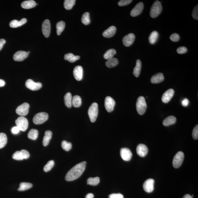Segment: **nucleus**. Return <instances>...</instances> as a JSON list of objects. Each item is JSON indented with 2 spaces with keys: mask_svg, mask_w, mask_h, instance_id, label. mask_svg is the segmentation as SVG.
<instances>
[{
  "mask_svg": "<svg viewBox=\"0 0 198 198\" xmlns=\"http://www.w3.org/2000/svg\"><path fill=\"white\" fill-rule=\"evenodd\" d=\"M86 162L85 161L77 164L69 171L66 174V181H70L78 179L82 174L86 167Z\"/></svg>",
  "mask_w": 198,
  "mask_h": 198,
  "instance_id": "f257e3e1",
  "label": "nucleus"
},
{
  "mask_svg": "<svg viewBox=\"0 0 198 198\" xmlns=\"http://www.w3.org/2000/svg\"><path fill=\"white\" fill-rule=\"evenodd\" d=\"M162 11V6L161 2L156 1L153 4L150 9V16L152 18H155L159 15Z\"/></svg>",
  "mask_w": 198,
  "mask_h": 198,
  "instance_id": "f03ea898",
  "label": "nucleus"
},
{
  "mask_svg": "<svg viewBox=\"0 0 198 198\" xmlns=\"http://www.w3.org/2000/svg\"><path fill=\"white\" fill-rule=\"evenodd\" d=\"M88 115L91 122H94L97 119L98 113V105L94 102L91 105L88 110Z\"/></svg>",
  "mask_w": 198,
  "mask_h": 198,
  "instance_id": "7ed1b4c3",
  "label": "nucleus"
},
{
  "mask_svg": "<svg viewBox=\"0 0 198 198\" xmlns=\"http://www.w3.org/2000/svg\"><path fill=\"white\" fill-rule=\"evenodd\" d=\"M136 108L138 113L139 115H143L145 112L147 105L145 98L143 96H141L138 98L136 103Z\"/></svg>",
  "mask_w": 198,
  "mask_h": 198,
  "instance_id": "20e7f679",
  "label": "nucleus"
},
{
  "mask_svg": "<svg viewBox=\"0 0 198 198\" xmlns=\"http://www.w3.org/2000/svg\"><path fill=\"white\" fill-rule=\"evenodd\" d=\"M16 126L18 127L20 131H25L27 129L28 122L27 119L24 116L19 117L15 121Z\"/></svg>",
  "mask_w": 198,
  "mask_h": 198,
  "instance_id": "39448f33",
  "label": "nucleus"
},
{
  "mask_svg": "<svg viewBox=\"0 0 198 198\" xmlns=\"http://www.w3.org/2000/svg\"><path fill=\"white\" fill-rule=\"evenodd\" d=\"M48 117V114L46 112H40L36 114L34 116L33 122L36 124H43L47 120Z\"/></svg>",
  "mask_w": 198,
  "mask_h": 198,
  "instance_id": "423d86ee",
  "label": "nucleus"
},
{
  "mask_svg": "<svg viewBox=\"0 0 198 198\" xmlns=\"http://www.w3.org/2000/svg\"><path fill=\"white\" fill-rule=\"evenodd\" d=\"M184 159V154L182 152H179L175 156L173 160V165L175 168H178L181 167Z\"/></svg>",
  "mask_w": 198,
  "mask_h": 198,
  "instance_id": "0eeeda50",
  "label": "nucleus"
},
{
  "mask_svg": "<svg viewBox=\"0 0 198 198\" xmlns=\"http://www.w3.org/2000/svg\"><path fill=\"white\" fill-rule=\"evenodd\" d=\"M29 104L25 102L17 107L16 109V113L21 116H26L29 112Z\"/></svg>",
  "mask_w": 198,
  "mask_h": 198,
  "instance_id": "6e6552de",
  "label": "nucleus"
},
{
  "mask_svg": "<svg viewBox=\"0 0 198 198\" xmlns=\"http://www.w3.org/2000/svg\"><path fill=\"white\" fill-rule=\"evenodd\" d=\"M25 85L27 88L32 91L39 90L42 87V84L41 83L35 82L31 79L27 80L25 83Z\"/></svg>",
  "mask_w": 198,
  "mask_h": 198,
  "instance_id": "1a4fd4ad",
  "label": "nucleus"
},
{
  "mask_svg": "<svg viewBox=\"0 0 198 198\" xmlns=\"http://www.w3.org/2000/svg\"><path fill=\"white\" fill-rule=\"evenodd\" d=\"M115 105V102L112 98L106 97L105 100V107L107 112H111L113 110Z\"/></svg>",
  "mask_w": 198,
  "mask_h": 198,
  "instance_id": "9d476101",
  "label": "nucleus"
},
{
  "mask_svg": "<svg viewBox=\"0 0 198 198\" xmlns=\"http://www.w3.org/2000/svg\"><path fill=\"white\" fill-rule=\"evenodd\" d=\"M42 31L45 37L48 38L49 36L51 31V25L48 20H44L42 25Z\"/></svg>",
  "mask_w": 198,
  "mask_h": 198,
  "instance_id": "9b49d317",
  "label": "nucleus"
},
{
  "mask_svg": "<svg viewBox=\"0 0 198 198\" xmlns=\"http://www.w3.org/2000/svg\"><path fill=\"white\" fill-rule=\"evenodd\" d=\"M120 154L122 158L124 161H130L132 157V152L127 148H123L121 149Z\"/></svg>",
  "mask_w": 198,
  "mask_h": 198,
  "instance_id": "f8f14e48",
  "label": "nucleus"
},
{
  "mask_svg": "<svg viewBox=\"0 0 198 198\" xmlns=\"http://www.w3.org/2000/svg\"><path fill=\"white\" fill-rule=\"evenodd\" d=\"M143 4L140 2L137 4L133 9L131 10L130 15L133 17H136L142 13L143 9Z\"/></svg>",
  "mask_w": 198,
  "mask_h": 198,
  "instance_id": "ddd939ff",
  "label": "nucleus"
},
{
  "mask_svg": "<svg viewBox=\"0 0 198 198\" xmlns=\"http://www.w3.org/2000/svg\"><path fill=\"white\" fill-rule=\"evenodd\" d=\"M154 181L152 179H149L146 180L143 184V188L145 191L151 193L154 190Z\"/></svg>",
  "mask_w": 198,
  "mask_h": 198,
  "instance_id": "4468645a",
  "label": "nucleus"
},
{
  "mask_svg": "<svg viewBox=\"0 0 198 198\" xmlns=\"http://www.w3.org/2000/svg\"><path fill=\"white\" fill-rule=\"evenodd\" d=\"M135 39V36L134 34L130 33L123 38V44L126 47L130 46L134 43Z\"/></svg>",
  "mask_w": 198,
  "mask_h": 198,
  "instance_id": "2eb2a0df",
  "label": "nucleus"
},
{
  "mask_svg": "<svg viewBox=\"0 0 198 198\" xmlns=\"http://www.w3.org/2000/svg\"><path fill=\"white\" fill-rule=\"evenodd\" d=\"M73 74L74 78L78 81H81L83 77V69L82 66H76L74 69Z\"/></svg>",
  "mask_w": 198,
  "mask_h": 198,
  "instance_id": "dca6fc26",
  "label": "nucleus"
},
{
  "mask_svg": "<svg viewBox=\"0 0 198 198\" xmlns=\"http://www.w3.org/2000/svg\"><path fill=\"white\" fill-rule=\"evenodd\" d=\"M28 55L29 54L25 51H18L14 54L13 59L16 61H21L27 57Z\"/></svg>",
  "mask_w": 198,
  "mask_h": 198,
  "instance_id": "f3484780",
  "label": "nucleus"
},
{
  "mask_svg": "<svg viewBox=\"0 0 198 198\" xmlns=\"http://www.w3.org/2000/svg\"><path fill=\"white\" fill-rule=\"evenodd\" d=\"M174 94V91L173 89H169L163 94L162 97V102L165 103L169 102L171 99L173 97Z\"/></svg>",
  "mask_w": 198,
  "mask_h": 198,
  "instance_id": "a211bd4d",
  "label": "nucleus"
},
{
  "mask_svg": "<svg viewBox=\"0 0 198 198\" xmlns=\"http://www.w3.org/2000/svg\"><path fill=\"white\" fill-rule=\"evenodd\" d=\"M136 150L138 155L142 157L145 156L148 152V149L147 146L143 144L138 145Z\"/></svg>",
  "mask_w": 198,
  "mask_h": 198,
  "instance_id": "6ab92c4d",
  "label": "nucleus"
},
{
  "mask_svg": "<svg viewBox=\"0 0 198 198\" xmlns=\"http://www.w3.org/2000/svg\"><path fill=\"white\" fill-rule=\"evenodd\" d=\"M116 31V28L114 26H111L103 32V36L104 37L110 38L113 37Z\"/></svg>",
  "mask_w": 198,
  "mask_h": 198,
  "instance_id": "aec40b11",
  "label": "nucleus"
},
{
  "mask_svg": "<svg viewBox=\"0 0 198 198\" xmlns=\"http://www.w3.org/2000/svg\"><path fill=\"white\" fill-rule=\"evenodd\" d=\"M165 79L163 74L162 73H159L154 74L152 77L150 81L152 83L157 84L162 82Z\"/></svg>",
  "mask_w": 198,
  "mask_h": 198,
  "instance_id": "412c9836",
  "label": "nucleus"
},
{
  "mask_svg": "<svg viewBox=\"0 0 198 198\" xmlns=\"http://www.w3.org/2000/svg\"><path fill=\"white\" fill-rule=\"evenodd\" d=\"M27 20L26 18H24L22 19L20 21H18L17 20H13L11 21L10 23V26L11 28H16L21 27L26 23Z\"/></svg>",
  "mask_w": 198,
  "mask_h": 198,
  "instance_id": "4be33fe9",
  "label": "nucleus"
},
{
  "mask_svg": "<svg viewBox=\"0 0 198 198\" xmlns=\"http://www.w3.org/2000/svg\"><path fill=\"white\" fill-rule=\"evenodd\" d=\"M52 136V132L50 130H47L45 132L43 140V145L44 146L48 145Z\"/></svg>",
  "mask_w": 198,
  "mask_h": 198,
  "instance_id": "5701e85b",
  "label": "nucleus"
},
{
  "mask_svg": "<svg viewBox=\"0 0 198 198\" xmlns=\"http://www.w3.org/2000/svg\"><path fill=\"white\" fill-rule=\"evenodd\" d=\"M36 4L35 1L32 0L24 1L22 3L21 6L22 8L24 9H30L36 6Z\"/></svg>",
  "mask_w": 198,
  "mask_h": 198,
  "instance_id": "b1692460",
  "label": "nucleus"
},
{
  "mask_svg": "<svg viewBox=\"0 0 198 198\" xmlns=\"http://www.w3.org/2000/svg\"><path fill=\"white\" fill-rule=\"evenodd\" d=\"M64 58L65 60L68 61L70 63H73L79 60L80 58V57L78 55H74V54L70 53L65 55Z\"/></svg>",
  "mask_w": 198,
  "mask_h": 198,
  "instance_id": "393cba45",
  "label": "nucleus"
},
{
  "mask_svg": "<svg viewBox=\"0 0 198 198\" xmlns=\"http://www.w3.org/2000/svg\"><path fill=\"white\" fill-rule=\"evenodd\" d=\"M141 66V62L139 59H138L136 61V66L134 68L133 72V74L137 78H138L140 74Z\"/></svg>",
  "mask_w": 198,
  "mask_h": 198,
  "instance_id": "a878e982",
  "label": "nucleus"
},
{
  "mask_svg": "<svg viewBox=\"0 0 198 198\" xmlns=\"http://www.w3.org/2000/svg\"><path fill=\"white\" fill-rule=\"evenodd\" d=\"M177 121V119L175 116H170L165 118L163 122V124L165 126H168L171 125L175 124Z\"/></svg>",
  "mask_w": 198,
  "mask_h": 198,
  "instance_id": "bb28decb",
  "label": "nucleus"
},
{
  "mask_svg": "<svg viewBox=\"0 0 198 198\" xmlns=\"http://www.w3.org/2000/svg\"><path fill=\"white\" fill-rule=\"evenodd\" d=\"M65 105L68 108H70L72 106V97L71 94L68 92L65 95L64 97Z\"/></svg>",
  "mask_w": 198,
  "mask_h": 198,
  "instance_id": "cd10ccee",
  "label": "nucleus"
},
{
  "mask_svg": "<svg viewBox=\"0 0 198 198\" xmlns=\"http://www.w3.org/2000/svg\"><path fill=\"white\" fill-rule=\"evenodd\" d=\"M82 104V100L81 97L79 96H74L72 98V105L75 108L79 107Z\"/></svg>",
  "mask_w": 198,
  "mask_h": 198,
  "instance_id": "c85d7f7f",
  "label": "nucleus"
},
{
  "mask_svg": "<svg viewBox=\"0 0 198 198\" xmlns=\"http://www.w3.org/2000/svg\"><path fill=\"white\" fill-rule=\"evenodd\" d=\"M158 37V33L156 31H153L149 36V39L150 44H154L156 42Z\"/></svg>",
  "mask_w": 198,
  "mask_h": 198,
  "instance_id": "c756f323",
  "label": "nucleus"
},
{
  "mask_svg": "<svg viewBox=\"0 0 198 198\" xmlns=\"http://www.w3.org/2000/svg\"><path fill=\"white\" fill-rule=\"evenodd\" d=\"M118 60L115 58H112L106 62V65L108 68H112L118 64Z\"/></svg>",
  "mask_w": 198,
  "mask_h": 198,
  "instance_id": "7c9ffc66",
  "label": "nucleus"
},
{
  "mask_svg": "<svg viewBox=\"0 0 198 198\" xmlns=\"http://www.w3.org/2000/svg\"><path fill=\"white\" fill-rule=\"evenodd\" d=\"M38 135V131L36 129H32L29 131L28 134V138L32 140H36Z\"/></svg>",
  "mask_w": 198,
  "mask_h": 198,
  "instance_id": "2f4dec72",
  "label": "nucleus"
},
{
  "mask_svg": "<svg viewBox=\"0 0 198 198\" xmlns=\"http://www.w3.org/2000/svg\"><path fill=\"white\" fill-rule=\"evenodd\" d=\"M116 50L114 49H110L105 53L104 55V57L105 59L109 60L113 58V56L116 55Z\"/></svg>",
  "mask_w": 198,
  "mask_h": 198,
  "instance_id": "473e14b6",
  "label": "nucleus"
},
{
  "mask_svg": "<svg viewBox=\"0 0 198 198\" xmlns=\"http://www.w3.org/2000/svg\"><path fill=\"white\" fill-rule=\"evenodd\" d=\"M32 187V184L28 182H22L20 184L19 188L18 190L19 191H24L27 190Z\"/></svg>",
  "mask_w": 198,
  "mask_h": 198,
  "instance_id": "72a5a7b5",
  "label": "nucleus"
},
{
  "mask_svg": "<svg viewBox=\"0 0 198 198\" xmlns=\"http://www.w3.org/2000/svg\"><path fill=\"white\" fill-rule=\"evenodd\" d=\"M66 24L64 21H60L58 22L56 24V29L57 35H59L64 30Z\"/></svg>",
  "mask_w": 198,
  "mask_h": 198,
  "instance_id": "f704fd0d",
  "label": "nucleus"
},
{
  "mask_svg": "<svg viewBox=\"0 0 198 198\" xmlns=\"http://www.w3.org/2000/svg\"><path fill=\"white\" fill-rule=\"evenodd\" d=\"M7 137L6 134L3 133H0V149L2 148L6 145L7 143Z\"/></svg>",
  "mask_w": 198,
  "mask_h": 198,
  "instance_id": "c9c22d12",
  "label": "nucleus"
},
{
  "mask_svg": "<svg viewBox=\"0 0 198 198\" xmlns=\"http://www.w3.org/2000/svg\"><path fill=\"white\" fill-rule=\"evenodd\" d=\"M100 182V179L98 177L89 178L87 180V184L89 185L96 186Z\"/></svg>",
  "mask_w": 198,
  "mask_h": 198,
  "instance_id": "e433bc0d",
  "label": "nucleus"
},
{
  "mask_svg": "<svg viewBox=\"0 0 198 198\" xmlns=\"http://www.w3.org/2000/svg\"><path fill=\"white\" fill-rule=\"evenodd\" d=\"M75 0H65L64 2V7L66 9L70 10L72 9L75 5Z\"/></svg>",
  "mask_w": 198,
  "mask_h": 198,
  "instance_id": "4c0bfd02",
  "label": "nucleus"
},
{
  "mask_svg": "<svg viewBox=\"0 0 198 198\" xmlns=\"http://www.w3.org/2000/svg\"><path fill=\"white\" fill-rule=\"evenodd\" d=\"M83 24L85 25H88L90 23V18H89V13L85 12L83 15L81 19Z\"/></svg>",
  "mask_w": 198,
  "mask_h": 198,
  "instance_id": "58836bf2",
  "label": "nucleus"
},
{
  "mask_svg": "<svg viewBox=\"0 0 198 198\" xmlns=\"http://www.w3.org/2000/svg\"><path fill=\"white\" fill-rule=\"evenodd\" d=\"M61 146L63 150L66 151H69L72 149V144L70 142L63 141L61 143Z\"/></svg>",
  "mask_w": 198,
  "mask_h": 198,
  "instance_id": "ea45409f",
  "label": "nucleus"
},
{
  "mask_svg": "<svg viewBox=\"0 0 198 198\" xmlns=\"http://www.w3.org/2000/svg\"><path fill=\"white\" fill-rule=\"evenodd\" d=\"M54 165H55V162L53 160L49 161H48L46 165H45L43 169L45 172H48L52 169Z\"/></svg>",
  "mask_w": 198,
  "mask_h": 198,
  "instance_id": "a19ab883",
  "label": "nucleus"
},
{
  "mask_svg": "<svg viewBox=\"0 0 198 198\" xmlns=\"http://www.w3.org/2000/svg\"><path fill=\"white\" fill-rule=\"evenodd\" d=\"M13 159L18 160H21L24 159V157L23 156L22 154L21 151H16L13 154L12 156Z\"/></svg>",
  "mask_w": 198,
  "mask_h": 198,
  "instance_id": "79ce46f5",
  "label": "nucleus"
},
{
  "mask_svg": "<svg viewBox=\"0 0 198 198\" xmlns=\"http://www.w3.org/2000/svg\"><path fill=\"white\" fill-rule=\"evenodd\" d=\"M170 40L173 42H177L180 39V36L178 34L174 33L172 34L170 36Z\"/></svg>",
  "mask_w": 198,
  "mask_h": 198,
  "instance_id": "37998d69",
  "label": "nucleus"
},
{
  "mask_svg": "<svg viewBox=\"0 0 198 198\" xmlns=\"http://www.w3.org/2000/svg\"><path fill=\"white\" fill-rule=\"evenodd\" d=\"M192 17L195 20H198V6L197 5L194 8L192 13Z\"/></svg>",
  "mask_w": 198,
  "mask_h": 198,
  "instance_id": "c03bdc74",
  "label": "nucleus"
},
{
  "mask_svg": "<svg viewBox=\"0 0 198 198\" xmlns=\"http://www.w3.org/2000/svg\"><path fill=\"white\" fill-rule=\"evenodd\" d=\"M132 1V0H121L118 2V5L120 6H126L131 3Z\"/></svg>",
  "mask_w": 198,
  "mask_h": 198,
  "instance_id": "a18cd8bd",
  "label": "nucleus"
},
{
  "mask_svg": "<svg viewBox=\"0 0 198 198\" xmlns=\"http://www.w3.org/2000/svg\"><path fill=\"white\" fill-rule=\"evenodd\" d=\"M192 137L194 139H198V125L194 128L192 132Z\"/></svg>",
  "mask_w": 198,
  "mask_h": 198,
  "instance_id": "49530a36",
  "label": "nucleus"
},
{
  "mask_svg": "<svg viewBox=\"0 0 198 198\" xmlns=\"http://www.w3.org/2000/svg\"><path fill=\"white\" fill-rule=\"evenodd\" d=\"M177 52L179 54H183L185 53L188 51V49L186 47L182 46L180 47L177 48Z\"/></svg>",
  "mask_w": 198,
  "mask_h": 198,
  "instance_id": "de8ad7c7",
  "label": "nucleus"
},
{
  "mask_svg": "<svg viewBox=\"0 0 198 198\" xmlns=\"http://www.w3.org/2000/svg\"><path fill=\"white\" fill-rule=\"evenodd\" d=\"M22 154L24 157V159H27L29 158L30 154L29 153L27 150H21Z\"/></svg>",
  "mask_w": 198,
  "mask_h": 198,
  "instance_id": "09e8293b",
  "label": "nucleus"
},
{
  "mask_svg": "<svg viewBox=\"0 0 198 198\" xmlns=\"http://www.w3.org/2000/svg\"><path fill=\"white\" fill-rule=\"evenodd\" d=\"M109 198H124V196L120 193H114L109 195Z\"/></svg>",
  "mask_w": 198,
  "mask_h": 198,
  "instance_id": "8fccbe9b",
  "label": "nucleus"
},
{
  "mask_svg": "<svg viewBox=\"0 0 198 198\" xmlns=\"http://www.w3.org/2000/svg\"><path fill=\"white\" fill-rule=\"evenodd\" d=\"M189 101L188 99L184 98L182 101V105L183 107H186L188 106L189 104Z\"/></svg>",
  "mask_w": 198,
  "mask_h": 198,
  "instance_id": "3c124183",
  "label": "nucleus"
},
{
  "mask_svg": "<svg viewBox=\"0 0 198 198\" xmlns=\"http://www.w3.org/2000/svg\"><path fill=\"white\" fill-rule=\"evenodd\" d=\"M20 130L18 127L17 126L13 127L12 129V133L14 134H17L20 132Z\"/></svg>",
  "mask_w": 198,
  "mask_h": 198,
  "instance_id": "603ef678",
  "label": "nucleus"
},
{
  "mask_svg": "<svg viewBox=\"0 0 198 198\" xmlns=\"http://www.w3.org/2000/svg\"><path fill=\"white\" fill-rule=\"evenodd\" d=\"M6 40L5 39H0V51L2 49L5 43H6Z\"/></svg>",
  "mask_w": 198,
  "mask_h": 198,
  "instance_id": "864d4df0",
  "label": "nucleus"
},
{
  "mask_svg": "<svg viewBox=\"0 0 198 198\" xmlns=\"http://www.w3.org/2000/svg\"><path fill=\"white\" fill-rule=\"evenodd\" d=\"M94 197V195L91 193L88 194L85 196V198H93Z\"/></svg>",
  "mask_w": 198,
  "mask_h": 198,
  "instance_id": "5fc2aeb1",
  "label": "nucleus"
},
{
  "mask_svg": "<svg viewBox=\"0 0 198 198\" xmlns=\"http://www.w3.org/2000/svg\"><path fill=\"white\" fill-rule=\"evenodd\" d=\"M5 85V81L3 80L0 79V87H3Z\"/></svg>",
  "mask_w": 198,
  "mask_h": 198,
  "instance_id": "6e6d98bb",
  "label": "nucleus"
},
{
  "mask_svg": "<svg viewBox=\"0 0 198 198\" xmlns=\"http://www.w3.org/2000/svg\"><path fill=\"white\" fill-rule=\"evenodd\" d=\"M183 198H193V197L190 195L187 194L184 195Z\"/></svg>",
  "mask_w": 198,
  "mask_h": 198,
  "instance_id": "4d7b16f0",
  "label": "nucleus"
}]
</instances>
